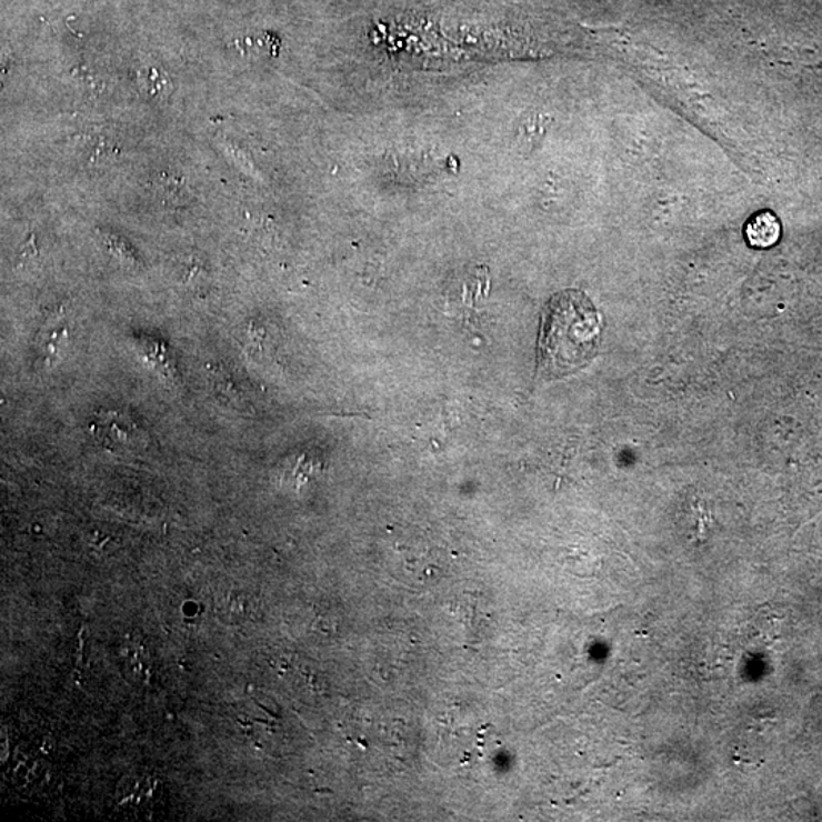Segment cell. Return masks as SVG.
I'll use <instances>...</instances> for the list:
<instances>
[{
  "label": "cell",
  "instance_id": "6da1fadb",
  "mask_svg": "<svg viewBox=\"0 0 822 822\" xmlns=\"http://www.w3.org/2000/svg\"><path fill=\"white\" fill-rule=\"evenodd\" d=\"M600 339V315L585 293L565 290L554 294L542 311L538 372L545 380L578 372L594 359Z\"/></svg>",
  "mask_w": 822,
  "mask_h": 822
},
{
  "label": "cell",
  "instance_id": "7a4b0ae2",
  "mask_svg": "<svg viewBox=\"0 0 822 822\" xmlns=\"http://www.w3.org/2000/svg\"><path fill=\"white\" fill-rule=\"evenodd\" d=\"M94 434L102 445L112 450H130L141 443V430L130 418L119 413H107L93 425Z\"/></svg>",
  "mask_w": 822,
  "mask_h": 822
},
{
  "label": "cell",
  "instance_id": "3957f363",
  "mask_svg": "<svg viewBox=\"0 0 822 822\" xmlns=\"http://www.w3.org/2000/svg\"><path fill=\"white\" fill-rule=\"evenodd\" d=\"M780 235V221L772 212L755 213L745 225L748 244L754 249H770L779 242Z\"/></svg>",
  "mask_w": 822,
  "mask_h": 822
}]
</instances>
